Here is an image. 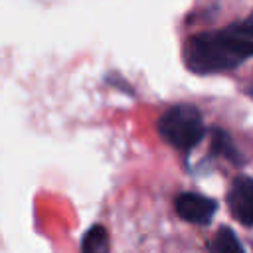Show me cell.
Returning a JSON list of instances; mask_svg holds the SVG:
<instances>
[{
  "mask_svg": "<svg viewBox=\"0 0 253 253\" xmlns=\"http://www.w3.org/2000/svg\"><path fill=\"white\" fill-rule=\"evenodd\" d=\"M253 57V40L239 26L192 36L184 47V61L194 73H219Z\"/></svg>",
  "mask_w": 253,
  "mask_h": 253,
  "instance_id": "1",
  "label": "cell"
},
{
  "mask_svg": "<svg viewBox=\"0 0 253 253\" xmlns=\"http://www.w3.org/2000/svg\"><path fill=\"white\" fill-rule=\"evenodd\" d=\"M158 132L174 148L190 150L202 140L206 126H204V119L196 107L174 105L160 117Z\"/></svg>",
  "mask_w": 253,
  "mask_h": 253,
  "instance_id": "2",
  "label": "cell"
},
{
  "mask_svg": "<svg viewBox=\"0 0 253 253\" xmlns=\"http://www.w3.org/2000/svg\"><path fill=\"white\" fill-rule=\"evenodd\" d=\"M227 204L241 225L253 227V178L237 176L227 194Z\"/></svg>",
  "mask_w": 253,
  "mask_h": 253,
  "instance_id": "3",
  "label": "cell"
},
{
  "mask_svg": "<svg viewBox=\"0 0 253 253\" xmlns=\"http://www.w3.org/2000/svg\"><path fill=\"white\" fill-rule=\"evenodd\" d=\"M217 204L211 198H206L196 192H184L176 198V211L184 221L190 223H210Z\"/></svg>",
  "mask_w": 253,
  "mask_h": 253,
  "instance_id": "4",
  "label": "cell"
},
{
  "mask_svg": "<svg viewBox=\"0 0 253 253\" xmlns=\"http://www.w3.org/2000/svg\"><path fill=\"white\" fill-rule=\"evenodd\" d=\"M81 253H111V239L109 231L103 225H93L83 235Z\"/></svg>",
  "mask_w": 253,
  "mask_h": 253,
  "instance_id": "5",
  "label": "cell"
},
{
  "mask_svg": "<svg viewBox=\"0 0 253 253\" xmlns=\"http://www.w3.org/2000/svg\"><path fill=\"white\" fill-rule=\"evenodd\" d=\"M210 253H245L237 235L229 227H219L210 243Z\"/></svg>",
  "mask_w": 253,
  "mask_h": 253,
  "instance_id": "6",
  "label": "cell"
},
{
  "mask_svg": "<svg viewBox=\"0 0 253 253\" xmlns=\"http://www.w3.org/2000/svg\"><path fill=\"white\" fill-rule=\"evenodd\" d=\"M211 148H213L217 154H221V156H225V158H229V160H239V156H237V152H235V148H233V144H231V138H229L227 132H223V130H215V132H213Z\"/></svg>",
  "mask_w": 253,
  "mask_h": 253,
  "instance_id": "7",
  "label": "cell"
},
{
  "mask_svg": "<svg viewBox=\"0 0 253 253\" xmlns=\"http://www.w3.org/2000/svg\"><path fill=\"white\" fill-rule=\"evenodd\" d=\"M239 26V30L245 34V36H249L251 40H253V12L249 14V18L245 20V22H241V24H237Z\"/></svg>",
  "mask_w": 253,
  "mask_h": 253,
  "instance_id": "8",
  "label": "cell"
}]
</instances>
